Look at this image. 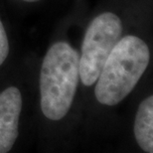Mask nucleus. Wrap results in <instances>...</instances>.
<instances>
[{"label": "nucleus", "mask_w": 153, "mask_h": 153, "mask_svg": "<svg viewBox=\"0 0 153 153\" xmlns=\"http://www.w3.org/2000/svg\"><path fill=\"white\" fill-rule=\"evenodd\" d=\"M22 96L19 88L9 87L0 93V153H7L19 135Z\"/></svg>", "instance_id": "obj_4"}, {"label": "nucleus", "mask_w": 153, "mask_h": 153, "mask_svg": "<svg viewBox=\"0 0 153 153\" xmlns=\"http://www.w3.org/2000/svg\"><path fill=\"white\" fill-rule=\"evenodd\" d=\"M9 54V43L3 23L0 20V66L5 62Z\"/></svg>", "instance_id": "obj_6"}, {"label": "nucleus", "mask_w": 153, "mask_h": 153, "mask_svg": "<svg viewBox=\"0 0 153 153\" xmlns=\"http://www.w3.org/2000/svg\"><path fill=\"white\" fill-rule=\"evenodd\" d=\"M79 79V56L67 42L49 49L40 72L41 109L51 120H60L69 112Z\"/></svg>", "instance_id": "obj_2"}, {"label": "nucleus", "mask_w": 153, "mask_h": 153, "mask_svg": "<svg viewBox=\"0 0 153 153\" xmlns=\"http://www.w3.org/2000/svg\"><path fill=\"white\" fill-rule=\"evenodd\" d=\"M121 34L122 22L114 13L105 12L91 21L85 34L79 57V79L85 85L91 87L97 82Z\"/></svg>", "instance_id": "obj_3"}, {"label": "nucleus", "mask_w": 153, "mask_h": 153, "mask_svg": "<svg viewBox=\"0 0 153 153\" xmlns=\"http://www.w3.org/2000/svg\"><path fill=\"white\" fill-rule=\"evenodd\" d=\"M23 1H26V2H37V1H40V0H23Z\"/></svg>", "instance_id": "obj_7"}, {"label": "nucleus", "mask_w": 153, "mask_h": 153, "mask_svg": "<svg viewBox=\"0 0 153 153\" xmlns=\"http://www.w3.org/2000/svg\"><path fill=\"white\" fill-rule=\"evenodd\" d=\"M134 136L144 152H153V97L143 100L134 120Z\"/></svg>", "instance_id": "obj_5"}, {"label": "nucleus", "mask_w": 153, "mask_h": 153, "mask_svg": "<svg viewBox=\"0 0 153 153\" xmlns=\"http://www.w3.org/2000/svg\"><path fill=\"white\" fill-rule=\"evenodd\" d=\"M150 60L147 44L136 36L120 38L106 59L94 88L97 102L115 105L135 88Z\"/></svg>", "instance_id": "obj_1"}]
</instances>
